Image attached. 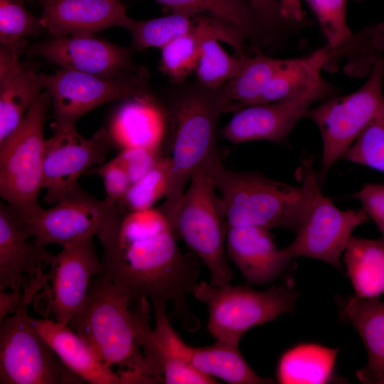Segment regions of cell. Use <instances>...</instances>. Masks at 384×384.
Here are the masks:
<instances>
[{
	"instance_id": "7a4b0ae2",
	"label": "cell",
	"mask_w": 384,
	"mask_h": 384,
	"mask_svg": "<svg viewBox=\"0 0 384 384\" xmlns=\"http://www.w3.org/2000/svg\"><path fill=\"white\" fill-rule=\"evenodd\" d=\"M203 168L219 193L225 228L257 226L297 233L309 214L319 185L311 159L302 161L298 185L275 181L256 171L228 169L220 156Z\"/></svg>"
},
{
	"instance_id": "4fadbf2b",
	"label": "cell",
	"mask_w": 384,
	"mask_h": 384,
	"mask_svg": "<svg viewBox=\"0 0 384 384\" xmlns=\"http://www.w3.org/2000/svg\"><path fill=\"white\" fill-rule=\"evenodd\" d=\"M369 218L361 209L341 210L316 188L309 214L286 247L292 257L319 260L342 270L341 256L353 230Z\"/></svg>"
},
{
	"instance_id": "7402d4cb",
	"label": "cell",
	"mask_w": 384,
	"mask_h": 384,
	"mask_svg": "<svg viewBox=\"0 0 384 384\" xmlns=\"http://www.w3.org/2000/svg\"><path fill=\"white\" fill-rule=\"evenodd\" d=\"M28 319L61 361L84 382L127 384L125 379L107 366L69 326L47 318L36 319L28 316Z\"/></svg>"
},
{
	"instance_id": "b9f144b4",
	"label": "cell",
	"mask_w": 384,
	"mask_h": 384,
	"mask_svg": "<svg viewBox=\"0 0 384 384\" xmlns=\"http://www.w3.org/2000/svg\"><path fill=\"white\" fill-rule=\"evenodd\" d=\"M282 15L288 20L302 23L304 20V11L301 0H279Z\"/></svg>"
},
{
	"instance_id": "60d3db41",
	"label": "cell",
	"mask_w": 384,
	"mask_h": 384,
	"mask_svg": "<svg viewBox=\"0 0 384 384\" xmlns=\"http://www.w3.org/2000/svg\"><path fill=\"white\" fill-rule=\"evenodd\" d=\"M23 288L0 289V322L6 316L16 314L21 309H28Z\"/></svg>"
},
{
	"instance_id": "8fae6325",
	"label": "cell",
	"mask_w": 384,
	"mask_h": 384,
	"mask_svg": "<svg viewBox=\"0 0 384 384\" xmlns=\"http://www.w3.org/2000/svg\"><path fill=\"white\" fill-rule=\"evenodd\" d=\"M41 77L50 97L52 127L75 125L80 117L103 104L149 95L143 70L105 78L60 68L53 74L41 73Z\"/></svg>"
},
{
	"instance_id": "ffe728a7",
	"label": "cell",
	"mask_w": 384,
	"mask_h": 384,
	"mask_svg": "<svg viewBox=\"0 0 384 384\" xmlns=\"http://www.w3.org/2000/svg\"><path fill=\"white\" fill-rule=\"evenodd\" d=\"M47 31L53 37L95 35L125 27L129 17L119 0H42Z\"/></svg>"
},
{
	"instance_id": "9a60e30c",
	"label": "cell",
	"mask_w": 384,
	"mask_h": 384,
	"mask_svg": "<svg viewBox=\"0 0 384 384\" xmlns=\"http://www.w3.org/2000/svg\"><path fill=\"white\" fill-rule=\"evenodd\" d=\"M166 306L153 305L154 329L149 338L154 347L176 356L198 371L230 384H269L273 380L257 374L245 361L238 348L215 342L212 346L193 347L186 344L171 326L166 314Z\"/></svg>"
},
{
	"instance_id": "4316f807",
	"label": "cell",
	"mask_w": 384,
	"mask_h": 384,
	"mask_svg": "<svg viewBox=\"0 0 384 384\" xmlns=\"http://www.w3.org/2000/svg\"><path fill=\"white\" fill-rule=\"evenodd\" d=\"M328 53L329 47L325 45L306 56L284 59L254 105L299 96L327 83L321 73L325 68Z\"/></svg>"
},
{
	"instance_id": "cb8c5ba5",
	"label": "cell",
	"mask_w": 384,
	"mask_h": 384,
	"mask_svg": "<svg viewBox=\"0 0 384 384\" xmlns=\"http://www.w3.org/2000/svg\"><path fill=\"white\" fill-rule=\"evenodd\" d=\"M215 38L230 46L236 53H244V36L230 25L203 15L199 26L162 48L160 70L169 78L171 84L186 82L195 71L203 43Z\"/></svg>"
},
{
	"instance_id": "ba28073f",
	"label": "cell",
	"mask_w": 384,
	"mask_h": 384,
	"mask_svg": "<svg viewBox=\"0 0 384 384\" xmlns=\"http://www.w3.org/2000/svg\"><path fill=\"white\" fill-rule=\"evenodd\" d=\"M383 78L381 57L359 89L347 95L330 97L307 112L305 117L317 126L322 139L319 183L384 107Z\"/></svg>"
},
{
	"instance_id": "e0dca14e",
	"label": "cell",
	"mask_w": 384,
	"mask_h": 384,
	"mask_svg": "<svg viewBox=\"0 0 384 384\" xmlns=\"http://www.w3.org/2000/svg\"><path fill=\"white\" fill-rule=\"evenodd\" d=\"M132 48L122 47L95 35L53 37L36 42L30 57L41 58L59 66L105 78L137 73Z\"/></svg>"
},
{
	"instance_id": "e575fe53",
	"label": "cell",
	"mask_w": 384,
	"mask_h": 384,
	"mask_svg": "<svg viewBox=\"0 0 384 384\" xmlns=\"http://www.w3.org/2000/svg\"><path fill=\"white\" fill-rule=\"evenodd\" d=\"M19 0H0V42L16 44L23 38L47 31L43 19L27 11Z\"/></svg>"
},
{
	"instance_id": "9c48e42d",
	"label": "cell",
	"mask_w": 384,
	"mask_h": 384,
	"mask_svg": "<svg viewBox=\"0 0 384 384\" xmlns=\"http://www.w3.org/2000/svg\"><path fill=\"white\" fill-rule=\"evenodd\" d=\"M28 309L0 323V384H81L28 319Z\"/></svg>"
},
{
	"instance_id": "f35d334b",
	"label": "cell",
	"mask_w": 384,
	"mask_h": 384,
	"mask_svg": "<svg viewBox=\"0 0 384 384\" xmlns=\"http://www.w3.org/2000/svg\"><path fill=\"white\" fill-rule=\"evenodd\" d=\"M254 10L263 26L274 40L282 37L287 31L300 26L287 19L282 13L277 0H245Z\"/></svg>"
},
{
	"instance_id": "5b68a950",
	"label": "cell",
	"mask_w": 384,
	"mask_h": 384,
	"mask_svg": "<svg viewBox=\"0 0 384 384\" xmlns=\"http://www.w3.org/2000/svg\"><path fill=\"white\" fill-rule=\"evenodd\" d=\"M51 106L49 93L41 92L15 132L0 144V195L24 220L43 209L44 125Z\"/></svg>"
},
{
	"instance_id": "6da1fadb",
	"label": "cell",
	"mask_w": 384,
	"mask_h": 384,
	"mask_svg": "<svg viewBox=\"0 0 384 384\" xmlns=\"http://www.w3.org/2000/svg\"><path fill=\"white\" fill-rule=\"evenodd\" d=\"M176 234L163 212L150 208L120 211L97 237L103 247L101 272L130 302L147 299L173 306L171 316L188 330L199 322L188 297L198 284L196 255L179 249Z\"/></svg>"
},
{
	"instance_id": "7c38bea8",
	"label": "cell",
	"mask_w": 384,
	"mask_h": 384,
	"mask_svg": "<svg viewBox=\"0 0 384 384\" xmlns=\"http://www.w3.org/2000/svg\"><path fill=\"white\" fill-rule=\"evenodd\" d=\"M52 128L43 154V188L44 201L55 204L81 188L78 180L82 174L105 163L112 139L104 128L89 138L80 134L75 125Z\"/></svg>"
},
{
	"instance_id": "74e56055",
	"label": "cell",
	"mask_w": 384,
	"mask_h": 384,
	"mask_svg": "<svg viewBox=\"0 0 384 384\" xmlns=\"http://www.w3.org/2000/svg\"><path fill=\"white\" fill-rule=\"evenodd\" d=\"M90 173L100 176L103 180L107 203L119 206L132 182L123 167L114 159L90 169Z\"/></svg>"
},
{
	"instance_id": "1f68e13d",
	"label": "cell",
	"mask_w": 384,
	"mask_h": 384,
	"mask_svg": "<svg viewBox=\"0 0 384 384\" xmlns=\"http://www.w3.org/2000/svg\"><path fill=\"white\" fill-rule=\"evenodd\" d=\"M327 41L329 59L336 63L342 54L353 52L363 36L352 33L346 17V0H306Z\"/></svg>"
},
{
	"instance_id": "44dd1931",
	"label": "cell",
	"mask_w": 384,
	"mask_h": 384,
	"mask_svg": "<svg viewBox=\"0 0 384 384\" xmlns=\"http://www.w3.org/2000/svg\"><path fill=\"white\" fill-rule=\"evenodd\" d=\"M43 89L41 73L21 61L17 43H1L0 144L18 128Z\"/></svg>"
},
{
	"instance_id": "30bf717a",
	"label": "cell",
	"mask_w": 384,
	"mask_h": 384,
	"mask_svg": "<svg viewBox=\"0 0 384 384\" xmlns=\"http://www.w3.org/2000/svg\"><path fill=\"white\" fill-rule=\"evenodd\" d=\"M46 282L32 303L43 318L68 325L84 306L94 277L102 270L93 237L62 247L53 255Z\"/></svg>"
},
{
	"instance_id": "d4e9b609",
	"label": "cell",
	"mask_w": 384,
	"mask_h": 384,
	"mask_svg": "<svg viewBox=\"0 0 384 384\" xmlns=\"http://www.w3.org/2000/svg\"><path fill=\"white\" fill-rule=\"evenodd\" d=\"M165 114L149 95L124 101L116 112L111 126L112 141L121 147L161 149Z\"/></svg>"
},
{
	"instance_id": "836d02e7",
	"label": "cell",
	"mask_w": 384,
	"mask_h": 384,
	"mask_svg": "<svg viewBox=\"0 0 384 384\" xmlns=\"http://www.w3.org/2000/svg\"><path fill=\"white\" fill-rule=\"evenodd\" d=\"M218 40H206L196 67V80L209 88H219L230 80L238 70L245 53L230 55Z\"/></svg>"
},
{
	"instance_id": "f1b7e54d",
	"label": "cell",
	"mask_w": 384,
	"mask_h": 384,
	"mask_svg": "<svg viewBox=\"0 0 384 384\" xmlns=\"http://www.w3.org/2000/svg\"><path fill=\"white\" fill-rule=\"evenodd\" d=\"M338 349L316 343L294 346L280 357L277 368L279 383H329L334 377Z\"/></svg>"
},
{
	"instance_id": "f546056e",
	"label": "cell",
	"mask_w": 384,
	"mask_h": 384,
	"mask_svg": "<svg viewBox=\"0 0 384 384\" xmlns=\"http://www.w3.org/2000/svg\"><path fill=\"white\" fill-rule=\"evenodd\" d=\"M284 60L262 53L254 56L245 54L237 73L223 85L229 101L227 111L235 112L242 107L254 105Z\"/></svg>"
},
{
	"instance_id": "7bdbcfd3",
	"label": "cell",
	"mask_w": 384,
	"mask_h": 384,
	"mask_svg": "<svg viewBox=\"0 0 384 384\" xmlns=\"http://www.w3.org/2000/svg\"><path fill=\"white\" fill-rule=\"evenodd\" d=\"M19 1H21L23 2H25V1H31V0H19Z\"/></svg>"
},
{
	"instance_id": "3957f363",
	"label": "cell",
	"mask_w": 384,
	"mask_h": 384,
	"mask_svg": "<svg viewBox=\"0 0 384 384\" xmlns=\"http://www.w3.org/2000/svg\"><path fill=\"white\" fill-rule=\"evenodd\" d=\"M229 101L223 86L209 88L197 80L174 85L166 92L164 109L169 124L170 186L159 208L171 224L192 175L219 156L218 122Z\"/></svg>"
},
{
	"instance_id": "603a6c76",
	"label": "cell",
	"mask_w": 384,
	"mask_h": 384,
	"mask_svg": "<svg viewBox=\"0 0 384 384\" xmlns=\"http://www.w3.org/2000/svg\"><path fill=\"white\" fill-rule=\"evenodd\" d=\"M342 319L356 329L368 353L367 363L356 372L366 384H384V301L356 295L336 298Z\"/></svg>"
},
{
	"instance_id": "277c9868",
	"label": "cell",
	"mask_w": 384,
	"mask_h": 384,
	"mask_svg": "<svg viewBox=\"0 0 384 384\" xmlns=\"http://www.w3.org/2000/svg\"><path fill=\"white\" fill-rule=\"evenodd\" d=\"M68 326L127 384L159 383L148 370L130 302L102 273L92 279L84 306Z\"/></svg>"
},
{
	"instance_id": "8992f818",
	"label": "cell",
	"mask_w": 384,
	"mask_h": 384,
	"mask_svg": "<svg viewBox=\"0 0 384 384\" xmlns=\"http://www.w3.org/2000/svg\"><path fill=\"white\" fill-rule=\"evenodd\" d=\"M192 294L204 303L208 312L207 329L216 343L238 348L250 329L292 314L299 292L289 284L257 291L243 285L215 286L198 282Z\"/></svg>"
},
{
	"instance_id": "f6af8a7d",
	"label": "cell",
	"mask_w": 384,
	"mask_h": 384,
	"mask_svg": "<svg viewBox=\"0 0 384 384\" xmlns=\"http://www.w3.org/2000/svg\"><path fill=\"white\" fill-rule=\"evenodd\" d=\"M119 1H121V0H119Z\"/></svg>"
},
{
	"instance_id": "d590c367",
	"label": "cell",
	"mask_w": 384,
	"mask_h": 384,
	"mask_svg": "<svg viewBox=\"0 0 384 384\" xmlns=\"http://www.w3.org/2000/svg\"><path fill=\"white\" fill-rule=\"evenodd\" d=\"M342 159L384 172V107L365 128Z\"/></svg>"
},
{
	"instance_id": "ab89813d",
	"label": "cell",
	"mask_w": 384,
	"mask_h": 384,
	"mask_svg": "<svg viewBox=\"0 0 384 384\" xmlns=\"http://www.w3.org/2000/svg\"><path fill=\"white\" fill-rule=\"evenodd\" d=\"M353 197L361 202L362 209L377 225L384 238V183H365Z\"/></svg>"
},
{
	"instance_id": "83f0119b",
	"label": "cell",
	"mask_w": 384,
	"mask_h": 384,
	"mask_svg": "<svg viewBox=\"0 0 384 384\" xmlns=\"http://www.w3.org/2000/svg\"><path fill=\"white\" fill-rule=\"evenodd\" d=\"M343 261L355 295L370 299L384 294V238L352 236L343 252Z\"/></svg>"
},
{
	"instance_id": "ee69618b",
	"label": "cell",
	"mask_w": 384,
	"mask_h": 384,
	"mask_svg": "<svg viewBox=\"0 0 384 384\" xmlns=\"http://www.w3.org/2000/svg\"><path fill=\"white\" fill-rule=\"evenodd\" d=\"M355 1H363V0H355Z\"/></svg>"
},
{
	"instance_id": "2e32d148",
	"label": "cell",
	"mask_w": 384,
	"mask_h": 384,
	"mask_svg": "<svg viewBox=\"0 0 384 384\" xmlns=\"http://www.w3.org/2000/svg\"><path fill=\"white\" fill-rule=\"evenodd\" d=\"M334 92L327 82L299 96L242 107L235 111L220 134L233 144L257 140L283 143L311 105L331 97Z\"/></svg>"
},
{
	"instance_id": "8d00e7d4",
	"label": "cell",
	"mask_w": 384,
	"mask_h": 384,
	"mask_svg": "<svg viewBox=\"0 0 384 384\" xmlns=\"http://www.w3.org/2000/svg\"><path fill=\"white\" fill-rule=\"evenodd\" d=\"M164 156L161 149L134 146L122 149L114 158L125 170L132 183L144 176Z\"/></svg>"
},
{
	"instance_id": "d6986e66",
	"label": "cell",
	"mask_w": 384,
	"mask_h": 384,
	"mask_svg": "<svg viewBox=\"0 0 384 384\" xmlns=\"http://www.w3.org/2000/svg\"><path fill=\"white\" fill-rule=\"evenodd\" d=\"M228 257L250 283L263 285L280 277L292 258L275 244L270 229L257 226L226 227Z\"/></svg>"
},
{
	"instance_id": "52a82bcc",
	"label": "cell",
	"mask_w": 384,
	"mask_h": 384,
	"mask_svg": "<svg viewBox=\"0 0 384 384\" xmlns=\"http://www.w3.org/2000/svg\"><path fill=\"white\" fill-rule=\"evenodd\" d=\"M171 225L210 274V284H230L232 272L226 256V228L216 188L203 167L191 176Z\"/></svg>"
},
{
	"instance_id": "5bb4252c",
	"label": "cell",
	"mask_w": 384,
	"mask_h": 384,
	"mask_svg": "<svg viewBox=\"0 0 384 384\" xmlns=\"http://www.w3.org/2000/svg\"><path fill=\"white\" fill-rule=\"evenodd\" d=\"M121 210L119 206L100 201L80 188L25 223L35 242L63 247L98 237Z\"/></svg>"
},
{
	"instance_id": "ac0fdd59",
	"label": "cell",
	"mask_w": 384,
	"mask_h": 384,
	"mask_svg": "<svg viewBox=\"0 0 384 384\" xmlns=\"http://www.w3.org/2000/svg\"><path fill=\"white\" fill-rule=\"evenodd\" d=\"M25 221L6 202L0 203V289L38 293L43 287L52 254L30 239Z\"/></svg>"
},
{
	"instance_id": "d6a6232c",
	"label": "cell",
	"mask_w": 384,
	"mask_h": 384,
	"mask_svg": "<svg viewBox=\"0 0 384 384\" xmlns=\"http://www.w3.org/2000/svg\"><path fill=\"white\" fill-rule=\"evenodd\" d=\"M171 176V159L164 155L144 176L132 184L119 206L125 212L152 208L167 194Z\"/></svg>"
},
{
	"instance_id": "484cf974",
	"label": "cell",
	"mask_w": 384,
	"mask_h": 384,
	"mask_svg": "<svg viewBox=\"0 0 384 384\" xmlns=\"http://www.w3.org/2000/svg\"><path fill=\"white\" fill-rule=\"evenodd\" d=\"M172 11L206 15L238 29L257 53L274 43L245 0H156Z\"/></svg>"
},
{
	"instance_id": "4dcf8cb0",
	"label": "cell",
	"mask_w": 384,
	"mask_h": 384,
	"mask_svg": "<svg viewBox=\"0 0 384 384\" xmlns=\"http://www.w3.org/2000/svg\"><path fill=\"white\" fill-rule=\"evenodd\" d=\"M203 15L172 11L166 16L137 21L129 17L124 28L132 35V45L137 49L162 48L171 41L196 29Z\"/></svg>"
}]
</instances>
